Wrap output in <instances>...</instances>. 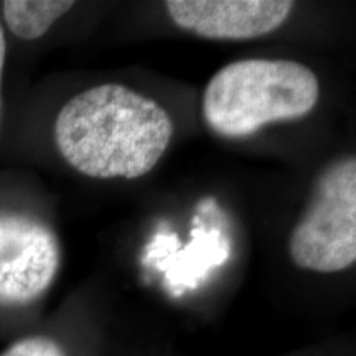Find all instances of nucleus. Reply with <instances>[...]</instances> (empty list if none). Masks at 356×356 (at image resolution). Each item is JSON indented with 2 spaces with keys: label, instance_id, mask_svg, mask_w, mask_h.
Wrapping results in <instances>:
<instances>
[{
  "label": "nucleus",
  "instance_id": "obj_1",
  "mask_svg": "<svg viewBox=\"0 0 356 356\" xmlns=\"http://www.w3.org/2000/svg\"><path fill=\"white\" fill-rule=\"evenodd\" d=\"M172 136V118L157 101L115 83L73 96L55 122L61 157L81 175L99 180L147 175Z\"/></svg>",
  "mask_w": 356,
  "mask_h": 356
},
{
  "label": "nucleus",
  "instance_id": "obj_2",
  "mask_svg": "<svg viewBox=\"0 0 356 356\" xmlns=\"http://www.w3.org/2000/svg\"><path fill=\"white\" fill-rule=\"evenodd\" d=\"M318 99V78L305 65L251 58L216 71L204 89L203 119L218 136L239 139L305 118Z\"/></svg>",
  "mask_w": 356,
  "mask_h": 356
},
{
  "label": "nucleus",
  "instance_id": "obj_3",
  "mask_svg": "<svg viewBox=\"0 0 356 356\" xmlns=\"http://www.w3.org/2000/svg\"><path fill=\"white\" fill-rule=\"evenodd\" d=\"M293 264L320 274L348 269L356 261V159L323 170L310 204L289 241Z\"/></svg>",
  "mask_w": 356,
  "mask_h": 356
},
{
  "label": "nucleus",
  "instance_id": "obj_4",
  "mask_svg": "<svg viewBox=\"0 0 356 356\" xmlns=\"http://www.w3.org/2000/svg\"><path fill=\"white\" fill-rule=\"evenodd\" d=\"M60 267L53 231L32 218L0 213V304L24 305L51 286Z\"/></svg>",
  "mask_w": 356,
  "mask_h": 356
},
{
  "label": "nucleus",
  "instance_id": "obj_5",
  "mask_svg": "<svg viewBox=\"0 0 356 356\" xmlns=\"http://www.w3.org/2000/svg\"><path fill=\"white\" fill-rule=\"evenodd\" d=\"M296 3L287 0H168L167 13L181 30L210 40H251L275 32Z\"/></svg>",
  "mask_w": 356,
  "mask_h": 356
},
{
  "label": "nucleus",
  "instance_id": "obj_6",
  "mask_svg": "<svg viewBox=\"0 0 356 356\" xmlns=\"http://www.w3.org/2000/svg\"><path fill=\"white\" fill-rule=\"evenodd\" d=\"M68 0H7L2 12L8 30L22 40L43 37L51 25L73 8Z\"/></svg>",
  "mask_w": 356,
  "mask_h": 356
},
{
  "label": "nucleus",
  "instance_id": "obj_7",
  "mask_svg": "<svg viewBox=\"0 0 356 356\" xmlns=\"http://www.w3.org/2000/svg\"><path fill=\"white\" fill-rule=\"evenodd\" d=\"M0 356H65L56 341L44 337H30L13 343Z\"/></svg>",
  "mask_w": 356,
  "mask_h": 356
},
{
  "label": "nucleus",
  "instance_id": "obj_8",
  "mask_svg": "<svg viewBox=\"0 0 356 356\" xmlns=\"http://www.w3.org/2000/svg\"><path fill=\"white\" fill-rule=\"evenodd\" d=\"M6 35H3V29L0 25V89H2V74H3V66H6ZM0 111H2V97H0Z\"/></svg>",
  "mask_w": 356,
  "mask_h": 356
}]
</instances>
